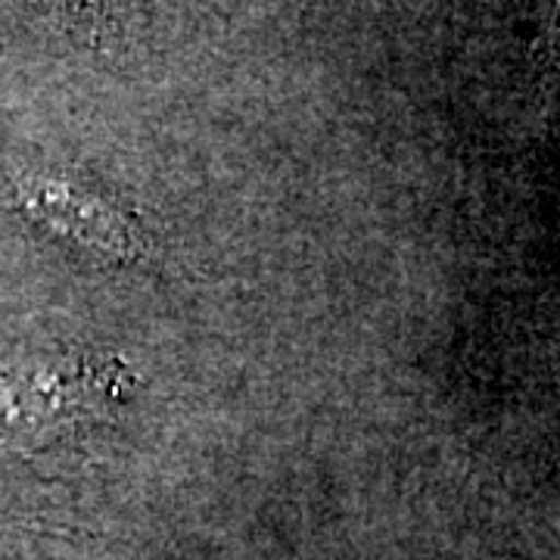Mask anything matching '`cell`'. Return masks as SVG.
Instances as JSON below:
<instances>
[{
	"label": "cell",
	"mask_w": 560,
	"mask_h": 560,
	"mask_svg": "<svg viewBox=\"0 0 560 560\" xmlns=\"http://www.w3.org/2000/svg\"><path fill=\"white\" fill-rule=\"evenodd\" d=\"M135 383V374L119 359L16 371L0 383V445L38 448L91 420H103Z\"/></svg>",
	"instance_id": "1"
},
{
	"label": "cell",
	"mask_w": 560,
	"mask_h": 560,
	"mask_svg": "<svg viewBox=\"0 0 560 560\" xmlns=\"http://www.w3.org/2000/svg\"><path fill=\"white\" fill-rule=\"evenodd\" d=\"M16 202L28 219L94 256L113 261L147 256V237L138 221L97 190L66 175H22L16 180Z\"/></svg>",
	"instance_id": "2"
},
{
	"label": "cell",
	"mask_w": 560,
	"mask_h": 560,
	"mask_svg": "<svg viewBox=\"0 0 560 560\" xmlns=\"http://www.w3.org/2000/svg\"><path fill=\"white\" fill-rule=\"evenodd\" d=\"M60 7L84 38L103 44L119 28L131 0H60Z\"/></svg>",
	"instance_id": "3"
}]
</instances>
